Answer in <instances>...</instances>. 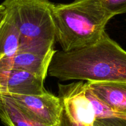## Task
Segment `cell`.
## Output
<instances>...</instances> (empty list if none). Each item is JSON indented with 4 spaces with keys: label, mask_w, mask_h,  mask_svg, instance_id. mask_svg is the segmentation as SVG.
I'll return each instance as SVG.
<instances>
[{
    "label": "cell",
    "mask_w": 126,
    "mask_h": 126,
    "mask_svg": "<svg viewBox=\"0 0 126 126\" xmlns=\"http://www.w3.org/2000/svg\"><path fill=\"white\" fill-rule=\"evenodd\" d=\"M48 75L62 81L126 82V51L105 32L98 42L85 48L56 51Z\"/></svg>",
    "instance_id": "1"
},
{
    "label": "cell",
    "mask_w": 126,
    "mask_h": 126,
    "mask_svg": "<svg viewBox=\"0 0 126 126\" xmlns=\"http://www.w3.org/2000/svg\"><path fill=\"white\" fill-rule=\"evenodd\" d=\"M52 17L55 41L62 51L69 52L98 42L113 17L104 8L102 0H74L66 4L53 3Z\"/></svg>",
    "instance_id": "2"
},
{
    "label": "cell",
    "mask_w": 126,
    "mask_h": 126,
    "mask_svg": "<svg viewBox=\"0 0 126 126\" xmlns=\"http://www.w3.org/2000/svg\"><path fill=\"white\" fill-rule=\"evenodd\" d=\"M1 4L18 28L20 37L19 49L54 47L53 3L49 0H4Z\"/></svg>",
    "instance_id": "3"
},
{
    "label": "cell",
    "mask_w": 126,
    "mask_h": 126,
    "mask_svg": "<svg viewBox=\"0 0 126 126\" xmlns=\"http://www.w3.org/2000/svg\"><path fill=\"white\" fill-rule=\"evenodd\" d=\"M35 121L45 126H56L63 105L58 96L47 92L40 95H6Z\"/></svg>",
    "instance_id": "4"
},
{
    "label": "cell",
    "mask_w": 126,
    "mask_h": 126,
    "mask_svg": "<svg viewBox=\"0 0 126 126\" xmlns=\"http://www.w3.org/2000/svg\"><path fill=\"white\" fill-rule=\"evenodd\" d=\"M55 51L54 48H19L11 58H0V69L25 71L45 80Z\"/></svg>",
    "instance_id": "5"
},
{
    "label": "cell",
    "mask_w": 126,
    "mask_h": 126,
    "mask_svg": "<svg viewBox=\"0 0 126 126\" xmlns=\"http://www.w3.org/2000/svg\"><path fill=\"white\" fill-rule=\"evenodd\" d=\"M87 84L83 80L58 84V97L70 117L84 126H93L96 120L93 106L86 95Z\"/></svg>",
    "instance_id": "6"
},
{
    "label": "cell",
    "mask_w": 126,
    "mask_h": 126,
    "mask_svg": "<svg viewBox=\"0 0 126 126\" xmlns=\"http://www.w3.org/2000/svg\"><path fill=\"white\" fill-rule=\"evenodd\" d=\"M45 80L29 72L0 69V95H40L47 92Z\"/></svg>",
    "instance_id": "7"
},
{
    "label": "cell",
    "mask_w": 126,
    "mask_h": 126,
    "mask_svg": "<svg viewBox=\"0 0 126 126\" xmlns=\"http://www.w3.org/2000/svg\"><path fill=\"white\" fill-rule=\"evenodd\" d=\"M87 87L114 112L126 117V82H87Z\"/></svg>",
    "instance_id": "8"
},
{
    "label": "cell",
    "mask_w": 126,
    "mask_h": 126,
    "mask_svg": "<svg viewBox=\"0 0 126 126\" xmlns=\"http://www.w3.org/2000/svg\"><path fill=\"white\" fill-rule=\"evenodd\" d=\"M0 120L6 126H48L31 118L6 95H0Z\"/></svg>",
    "instance_id": "9"
},
{
    "label": "cell",
    "mask_w": 126,
    "mask_h": 126,
    "mask_svg": "<svg viewBox=\"0 0 126 126\" xmlns=\"http://www.w3.org/2000/svg\"><path fill=\"white\" fill-rule=\"evenodd\" d=\"M20 40L17 27L13 17L6 13L5 19L0 26V58L13 57L19 49Z\"/></svg>",
    "instance_id": "10"
},
{
    "label": "cell",
    "mask_w": 126,
    "mask_h": 126,
    "mask_svg": "<svg viewBox=\"0 0 126 126\" xmlns=\"http://www.w3.org/2000/svg\"><path fill=\"white\" fill-rule=\"evenodd\" d=\"M86 95L93 106L96 119L111 117H124L114 112L103 101H102L97 96H95L93 92L87 87V90H86Z\"/></svg>",
    "instance_id": "11"
},
{
    "label": "cell",
    "mask_w": 126,
    "mask_h": 126,
    "mask_svg": "<svg viewBox=\"0 0 126 126\" xmlns=\"http://www.w3.org/2000/svg\"><path fill=\"white\" fill-rule=\"evenodd\" d=\"M102 4L112 17L126 13V0H102Z\"/></svg>",
    "instance_id": "12"
},
{
    "label": "cell",
    "mask_w": 126,
    "mask_h": 126,
    "mask_svg": "<svg viewBox=\"0 0 126 126\" xmlns=\"http://www.w3.org/2000/svg\"><path fill=\"white\" fill-rule=\"evenodd\" d=\"M93 126H126V117H111L95 120Z\"/></svg>",
    "instance_id": "13"
},
{
    "label": "cell",
    "mask_w": 126,
    "mask_h": 126,
    "mask_svg": "<svg viewBox=\"0 0 126 126\" xmlns=\"http://www.w3.org/2000/svg\"><path fill=\"white\" fill-rule=\"evenodd\" d=\"M56 126H84L80 123L77 122L74 120L72 119L67 111L63 107L60 116H59V121L57 124Z\"/></svg>",
    "instance_id": "14"
},
{
    "label": "cell",
    "mask_w": 126,
    "mask_h": 126,
    "mask_svg": "<svg viewBox=\"0 0 126 126\" xmlns=\"http://www.w3.org/2000/svg\"><path fill=\"white\" fill-rule=\"evenodd\" d=\"M6 14V13L5 8L2 4H0V26L5 19Z\"/></svg>",
    "instance_id": "15"
}]
</instances>
